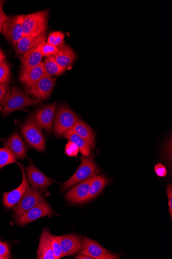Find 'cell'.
<instances>
[{
    "mask_svg": "<svg viewBox=\"0 0 172 259\" xmlns=\"http://www.w3.org/2000/svg\"><path fill=\"white\" fill-rule=\"evenodd\" d=\"M9 86L8 84H0V104H1L8 96Z\"/></svg>",
    "mask_w": 172,
    "mask_h": 259,
    "instance_id": "35",
    "label": "cell"
},
{
    "mask_svg": "<svg viewBox=\"0 0 172 259\" xmlns=\"http://www.w3.org/2000/svg\"><path fill=\"white\" fill-rule=\"evenodd\" d=\"M44 77H46L43 62L35 67L21 69L19 76V80L26 88L30 87Z\"/></svg>",
    "mask_w": 172,
    "mask_h": 259,
    "instance_id": "16",
    "label": "cell"
},
{
    "mask_svg": "<svg viewBox=\"0 0 172 259\" xmlns=\"http://www.w3.org/2000/svg\"><path fill=\"white\" fill-rule=\"evenodd\" d=\"M48 10H45L24 15L22 22L23 36L37 37L46 32L47 29Z\"/></svg>",
    "mask_w": 172,
    "mask_h": 259,
    "instance_id": "1",
    "label": "cell"
},
{
    "mask_svg": "<svg viewBox=\"0 0 172 259\" xmlns=\"http://www.w3.org/2000/svg\"><path fill=\"white\" fill-rule=\"evenodd\" d=\"M93 177L84 180L72 188L66 194L67 199L73 204H82L88 201L90 185Z\"/></svg>",
    "mask_w": 172,
    "mask_h": 259,
    "instance_id": "14",
    "label": "cell"
},
{
    "mask_svg": "<svg viewBox=\"0 0 172 259\" xmlns=\"http://www.w3.org/2000/svg\"><path fill=\"white\" fill-rule=\"evenodd\" d=\"M154 170L156 174L159 177L163 178L167 175L166 169L161 163L156 164Z\"/></svg>",
    "mask_w": 172,
    "mask_h": 259,
    "instance_id": "34",
    "label": "cell"
},
{
    "mask_svg": "<svg viewBox=\"0 0 172 259\" xmlns=\"http://www.w3.org/2000/svg\"><path fill=\"white\" fill-rule=\"evenodd\" d=\"M110 182V180L105 176H94L90 185L88 201L94 199L100 194Z\"/></svg>",
    "mask_w": 172,
    "mask_h": 259,
    "instance_id": "24",
    "label": "cell"
},
{
    "mask_svg": "<svg viewBox=\"0 0 172 259\" xmlns=\"http://www.w3.org/2000/svg\"><path fill=\"white\" fill-rule=\"evenodd\" d=\"M43 64L46 77L60 75L66 70L58 64L54 57L46 58Z\"/></svg>",
    "mask_w": 172,
    "mask_h": 259,
    "instance_id": "25",
    "label": "cell"
},
{
    "mask_svg": "<svg viewBox=\"0 0 172 259\" xmlns=\"http://www.w3.org/2000/svg\"><path fill=\"white\" fill-rule=\"evenodd\" d=\"M75 258H77V259H93L91 256H89L88 255L84 254L81 253L80 254H78L75 257Z\"/></svg>",
    "mask_w": 172,
    "mask_h": 259,
    "instance_id": "37",
    "label": "cell"
},
{
    "mask_svg": "<svg viewBox=\"0 0 172 259\" xmlns=\"http://www.w3.org/2000/svg\"><path fill=\"white\" fill-rule=\"evenodd\" d=\"M27 174V181L34 189L42 188L46 189L55 181L48 178L41 172L35 165L31 162L30 166L26 168Z\"/></svg>",
    "mask_w": 172,
    "mask_h": 259,
    "instance_id": "13",
    "label": "cell"
},
{
    "mask_svg": "<svg viewBox=\"0 0 172 259\" xmlns=\"http://www.w3.org/2000/svg\"><path fill=\"white\" fill-rule=\"evenodd\" d=\"M54 214L51 206L46 201H43L17 219V223L20 226L26 225L40 218Z\"/></svg>",
    "mask_w": 172,
    "mask_h": 259,
    "instance_id": "11",
    "label": "cell"
},
{
    "mask_svg": "<svg viewBox=\"0 0 172 259\" xmlns=\"http://www.w3.org/2000/svg\"><path fill=\"white\" fill-rule=\"evenodd\" d=\"M60 244L63 257L72 255L81 248L82 238L76 234H67L56 237Z\"/></svg>",
    "mask_w": 172,
    "mask_h": 259,
    "instance_id": "15",
    "label": "cell"
},
{
    "mask_svg": "<svg viewBox=\"0 0 172 259\" xmlns=\"http://www.w3.org/2000/svg\"><path fill=\"white\" fill-rule=\"evenodd\" d=\"M0 259H6L5 257H0Z\"/></svg>",
    "mask_w": 172,
    "mask_h": 259,
    "instance_id": "40",
    "label": "cell"
},
{
    "mask_svg": "<svg viewBox=\"0 0 172 259\" xmlns=\"http://www.w3.org/2000/svg\"><path fill=\"white\" fill-rule=\"evenodd\" d=\"M78 115L65 105H60L56 112L54 132L57 137L71 130L79 119Z\"/></svg>",
    "mask_w": 172,
    "mask_h": 259,
    "instance_id": "5",
    "label": "cell"
},
{
    "mask_svg": "<svg viewBox=\"0 0 172 259\" xmlns=\"http://www.w3.org/2000/svg\"><path fill=\"white\" fill-rule=\"evenodd\" d=\"M59 51L54 57L58 64L66 69L75 61L76 55L69 46L63 44L58 47Z\"/></svg>",
    "mask_w": 172,
    "mask_h": 259,
    "instance_id": "20",
    "label": "cell"
},
{
    "mask_svg": "<svg viewBox=\"0 0 172 259\" xmlns=\"http://www.w3.org/2000/svg\"><path fill=\"white\" fill-rule=\"evenodd\" d=\"M166 191L168 197V205L169 214L170 218L172 217V185L168 184L166 187Z\"/></svg>",
    "mask_w": 172,
    "mask_h": 259,
    "instance_id": "33",
    "label": "cell"
},
{
    "mask_svg": "<svg viewBox=\"0 0 172 259\" xmlns=\"http://www.w3.org/2000/svg\"><path fill=\"white\" fill-rule=\"evenodd\" d=\"M56 107V102L48 105L36 111L32 116L37 124L48 134L52 131Z\"/></svg>",
    "mask_w": 172,
    "mask_h": 259,
    "instance_id": "10",
    "label": "cell"
},
{
    "mask_svg": "<svg viewBox=\"0 0 172 259\" xmlns=\"http://www.w3.org/2000/svg\"><path fill=\"white\" fill-rule=\"evenodd\" d=\"M14 163H17L15 155L6 147L0 149V170Z\"/></svg>",
    "mask_w": 172,
    "mask_h": 259,
    "instance_id": "26",
    "label": "cell"
},
{
    "mask_svg": "<svg viewBox=\"0 0 172 259\" xmlns=\"http://www.w3.org/2000/svg\"><path fill=\"white\" fill-rule=\"evenodd\" d=\"M44 194L41 191L32 188L29 186L26 193L14 209L15 217L17 220L18 219L28 210L44 201Z\"/></svg>",
    "mask_w": 172,
    "mask_h": 259,
    "instance_id": "6",
    "label": "cell"
},
{
    "mask_svg": "<svg viewBox=\"0 0 172 259\" xmlns=\"http://www.w3.org/2000/svg\"><path fill=\"white\" fill-rule=\"evenodd\" d=\"M62 137L75 144L84 156L86 157L89 156L91 153V148L87 141L82 137L74 132L72 130L63 134Z\"/></svg>",
    "mask_w": 172,
    "mask_h": 259,
    "instance_id": "23",
    "label": "cell"
},
{
    "mask_svg": "<svg viewBox=\"0 0 172 259\" xmlns=\"http://www.w3.org/2000/svg\"><path fill=\"white\" fill-rule=\"evenodd\" d=\"M72 130L84 139L89 145L91 149L95 146V135L93 130L81 119H79Z\"/></svg>",
    "mask_w": 172,
    "mask_h": 259,
    "instance_id": "22",
    "label": "cell"
},
{
    "mask_svg": "<svg viewBox=\"0 0 172 259\" xmlns=\"http://www.w3.org/2000/svg\"><path fill=\"white\" fill-rule=\"evenodd\" d=\"M65 35L61 31H54L49 35L47 43L55 47H59L64 44Z\"/></svg>",
    "mask_w": 172,
    "mask_h": 259,
    "instance_id": "27",
    "label": "cell"
},
{
    "mask_svg": "<svg viewBox=\"0 0 172 259\" xmlns=\"http://www.w3.org/2000/svg\"><path fill=\"white\" fill-rule=\"evenodd\" d=\"M40 49L43 56L46 58L54 57L59 51L58 47L47 42H44L41 45Z\"/></svg>",
    "mask_w": 172,
    "mask_h": 259,
    "instance_id": "29",
    "label": "cell"
},
{
    "mask_svg": "<svg viewBox=\"0 0 172 259\" xmlns=\"http://www.w3.org/2000/svg\"><path fill=\"white\" fill-rule=\"evenodd\" d=\"M46 33L37 36H23L15 46L16 54L22 55L45 42Z\"/></svg>",
    "mask_w": 172,
    "mask_h": 259,
    "instance_id": "18",
    "label": "cell"
},
{
    "mask_svg": "<svg viewBox=\"0 0 172 259\" xmlns=\"http://www.w3.org/2000/svg\"><path fill=\"white\" fill-rule=\"evenodd\" d=\"M52 247L55 257V259H60L63 257V253L60 244L56 237L52 235Z\"/></svg>",
    "mask_w": 172,
    "mask_h": 259,
    "instance_id": "31",
    "label": "cell"
},
{
    "mask_svg": "<svg viewBox=\"0 0 172 259\" xmlns=\"http://www.w3.org/2000/svg\"><path fill=\"white\" fill-rule=\"evenodd\" d=\"M82 163L78 169L62 186V190L65 191L73 186L89 178L95 176L99 174L101 169L96 165L94 159L93 154L89 158L82 156Z\"/></svg>",
    "mask_w": 172,
    "mask_h": 259,
    "instance_id": "3",
    "label": "cell"
},
{
    "mask_svg": "<svg viewBox=\"0 0 172 259\" xmlns=\"http://www.w3.org/2000/svg\"><path fill=\"white\" fill-rule=\"evenodd\" d=\"M8 18L6 14L4 11L3 8H0V33H2L4 23Z\"/></svg>",
    "mask_w": 172,
    "mask_h": 259,
    "instance_id": "36",
    "label": "cell"
},
{
    "mask_svg": "<svg viewBox=\"0 0 172 259\" xmlns=\"http://www.w3.org/2000/svg\"><path fill=\"white\" fill-rule=\"evenodd\" d=\"M79 152L78 147L73 143L69 142L66 145L65 154L69 157H77Z\"/></svg>",
    "mask_w": 172,
    "mask_h": 259,
    "instance_id": "30",
    "label": "cell"
},
{
    "mask_svg": "<svg viewBox=\"0 0 172 259\" xmlns=\"http://www.w3.org/2000/svg\"><path fill=\"white\" fill-rule=\"evenodd\" d=\"M21 132L28 144L39 152L45 149L46 140L42 132V128L37 124L33 117H30L27 121L20 126Z\"/></svg>",
    "mask_w": 172,
    "mask_h": 259,
    "instance_id": "2",
    "label": "cell"
},
{
    "mask_svg": "<svg viewBox=\"0 0 172 259\" xmlns=\"http://www.w3.org/2000/svg\"><path fill=\"white\" fill-rule=\"evenodd\" d=\"M7 97L3 109L5 115L28 106L34 107L38 104V100L28 97L18 87L13 88Z\"/></svg>",
    "mask_w": 172,
    "mask_h": 259,
    "instance_id": "4",
    "label": "cell"
},
{
    "mask_svg": "<svg viewBox=\"0 0 172 259\" xmlns=\"http://www.w3.org/2000/svg\"><path fill=\"white\" fill-rule=\"evenodd\" d=\"M56 81L53 77H44L29 88H26L27 95L33 96L37 100H47L52 94Z\"/></svg>",
    "mask_w": 172,
    "mask_h": 259,
    "instance_id": "8",
    "label": "cell"
},
{
    "mask_svg": "<svg viewBox=\"0 0 172 259\" xmlns=\"http://www.w3.org/2000/svg\"><path fill=\"white\" fill-rule=\"evenodd\" d=\"M52 235L47 230L42 233L37 251L38 259H55L52 247Z\"/></svg>",
    "mask_w": 172,
    "mask_h": 259,
    "instance_id": "19",
    "label": "cell"
},
{
    "mask_svg": "<svg viewBox=\"0 0 172 259\" xmlns=\"http://www.w3.org/2000/svg\"><path fill=\"white\" fill-rule=\"evenodd\" d=\"M22 173V180L21 184L14 190L4 193V205L8 208L11 209L14 207L21 200L23 195L26 193L29 184L28 183L25 170L22 164L17 162Z\"/></svg>",
    "mask_w": 172,
    "mask_h": 259,
    "instance_id": "12",
    "label": "cell"
},
{
    "mask_svg": "<svg viewBox=\"0 0 172 259\" xmlns=\"http://www.w3.org/2000/svg\"><path fill=\"white\" fill-rule=\"evenodd\" d=\"M81 253L95 259H119L120 256L111 253L99 243L87 237L82 239Z\"/></svg>",
    "mask_w": 172,
    "mask_h": 259,
    "instance_id": "9",
    "label": "cell"
},
{
    "mask_svg": "<svg viewBox=\"0 0 172 259\" xmlns=\"http://www.w3.org/2000/svg\"><path fill=\"white\" fill-rule=\"evenodd\" d=\"M24 16V15H19L8 17L3 26V35L14 47L23 36L22 22Z\"/></svg>",
    "mask_w": 172,
    "mask_h": 259,
    "instance_id": "7",
    "label": "cell"
},
{
    "mask_svg": "<svg viewBox=\"0 0 172 259\" xmlns=\"http://www.w3.org/2000/svg\"><path fill=\"white\" fill-rule=\"evenodd\" d=\"M10 67L6 61L0 63V84H8L10 80Z\"/></svg>",
    "mask_w": 172,
    "mask_h": 259,
    "instance_id": "28",
    "label": "cell"
},
{
    "mask_svg": "<svg viewBox=\"0 0 172 259\" xmlns=\"http://www.w3.org/2000/svg\"><path fill=\"white\" fill-rule=\"evenodd\" d=\"M6 59V55L4 53V52L0 49V63L3 62L5 61Z\"/></svg>",
    "mask_w": 172,
    "mask_h": 259,
    "instance_id": "38",
    "label": "cell"
},
{
    "mask_svg": "<svg viewBox=\"0 0 172 259\" xmlns=\"http://www.w3.org/2000/svg\"><path fill=\"white\" fill-rule=\"evenodd\" d=\"M43 57L41 52L40 45L24 54L20 57L21 69H27L39 65L42 62Z\"/></svg>",
    "mask_w": 172,
    "mask_h": 259,
    "instance_id": "21",
    "label": "cell"
},
{
    "mask_svg": "<svg viewBox=\"0 0 172 259\" xmlns=\"http://www.w3.org/2000/svg\"><path fill=\"white\" fill-rule=\"evenodd\" d=\"M2 140L4 146L9 148L17 158L23 160L26 158L28 148L18 133H13L9 138Z\"/></svg>",
    "mask_w": 172,
    "mask_h": 259,
    "instance_id": "17",
    "label": "cell"
},
{
    "mask_svg": "<svg viewBox=\"0 0 172 259\" xmlns=\"http://www.w3.org/2000/svg\"><path fill=\"white\" fill-rule=\"evenodd\" d=\"M5 5L4 1H0V8H3Z\"/></svg>",
    "mask_w": 172,
    "mask_h": 259,
    "instance_id": "39",
    "label": "cell"
},
{
    "mask_svg": "<svg viewBox=\"0 0 172 259\" xmlns=\"http://www.w3.org/2000/svg\"><path fill=\"white\" fill-rule=\"evenodd\" d=\"M10 250L8 243L0 242V257L8 259L10 258Z\"/></svg>",
    "mask_w": 172,
    "mask_h": 259,
    "instance_id": "32",
    "label": "cell"
}]
</instances>
